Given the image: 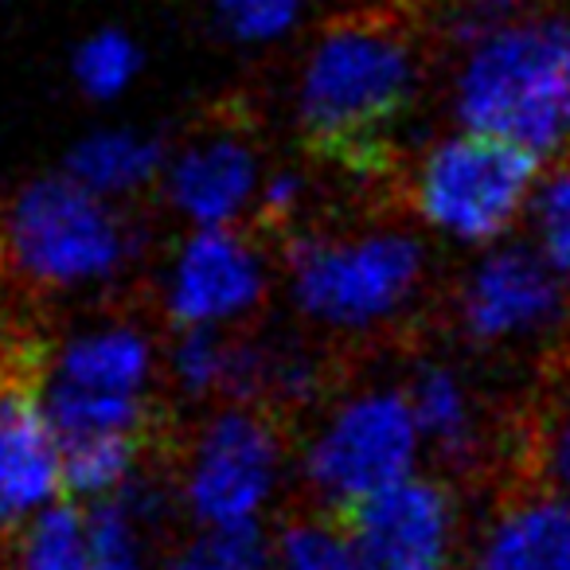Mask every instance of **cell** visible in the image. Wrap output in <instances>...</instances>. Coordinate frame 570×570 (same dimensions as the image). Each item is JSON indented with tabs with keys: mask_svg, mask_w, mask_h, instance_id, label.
Instances as JSON below:
<instances>
[{
	"mask_svg": "<svg viewBox=\"0 0 570 570\" xmlns=\"http://www.w3.org/2000/svg\"><path fill=\"white\" fill-rule=\"evenodd\" d=\"M419 90V56L391 20H336L297 75L294 110L309 145L356 153L380 145Z\"/></svg>",
	"mask_w": 570,
	"mask_h": 570,
	"instance_id": "1",
	"label": "cell"
},
{
	"mask_svg": "<svg viewBox=\"0 0 570 570\" xmlns=\"http://www.w3.org/2000/svg\"><path fill=\"white\" fill-rule=\"evenodd\" d=\"M426 246L406 227L309 230L285 246V289L309 325L356 336L395 325L419 297Z\"/></svg>",
	"mask_w": 570,
	"mask_h": 570,
	"instance_id": "2",
	"label": "cell"
},
{
	"mask_svg": "<svg viewBox=\"0 0 570 570\" xmlns=\"http://www.w3.org/2000/svg\"><path fill=\"white\" fill-rule=\"evenodd\" d=\"M461 129L554 153L570 137V40L562 20H512L469 43L453 82Z\"/></svg>",
	"mask_w": 570,
	"mask_h": 570,
	"instance_id": "3",
	"label": "cell"
},
{
	"mask_svg": "<svg viewBox=\"0 0 570 570\" xmlns=\"http://www.w3.org/2000/svg\"><path fill=\"white\" fill-rule=\"evenodd\" d=\"M0 246L12 274L43 294H87L126 274L137 258V227L121 204L67 173H48L9 199Z\"/></svg>",
	"mask_w": 570,
	"mask_h": 570,
	"instance_id": "4",
	"label": "cell"
},
{
	"mask_svg": "<svg viewBox=\"0 0 570 570\" xmlns=\"http://www.w3.org/2000/svg\"><path fill=\"white\" fill-rule=\"evenodd\" d=\"M426 442L403 383H372L333 399L305 434L297 476L313 508L348 520L375 497L419 476Z\"/></svg>",
	"mask_w": 570,
	"mask_h": 570,
	"instance_id": "5",
	"label": "cell"
},
{
	"mask_svg": "<svg viewBox=\"0 0 570 570\" xmlns=\"http://www.w3.org/2000/svg\"><path fill=\"white\" fill-rule=\"evenodd\" d=\"M543 157L504 137L458 134L434 141L411 176V207L453 243H497L523 215Z\"/></svg>",
	"mask_w": 570,
	"mask_h": 570,
	"instance_id": "6",
	"label": "cell"
},
{
	"mask_svg": "<svg viewBox=\"0 0 570 570\" xmlns=\"http://www.w3.org/2000/svg\"><path fill=\"white\" fill-rule=\"evenodd\" d=\"M282 422L266 406L219 403L196 426L176 469V497L196 528H250L285 481Z\"/></svg>",
	"mask_w": 570,
	"mask_h": 570,
	"instance_id": "7",
	"label": "cell"
},
{
	"mask_svg": "<svg viewBox=\"0 0 570 570\" xmlns=\"http://www.w3.org/2000/svg\"><path fill=\"white\" fill-rule=\"evenodd\" d=\"M266 294L269 262L246 227L188 230L160 277V309L176 333H235L266 305Z\"/></svg>",
	"mask_w": 570,
	"mask_h": 570,
	"instance_id": "8",
	"label": "cell"
},
{
	"mask_svg": "<svg viewBox=\"0 0 570 570\" xmlns=\"http://www.w3.org/2000/svg\"><path fill=\"white\" fill-rule=\"evenodd\" d=\"M348 570H450L458 504L434 476H411L348 515Z\"/></svg>",
	"mask_w": 570,
	"mask_h": 570,
	"instance_id": "9",
	"label": "cell"
},
{
	"mask_svg": "<svg viewBox=\"0 0 570 570\" xmlns=\"http://www.w3.org/2000/svg\"><path fill=\"white\" fill-rule=\"evenodd\" d=\"M266 165L238 129H204L168 153L160 196L188 230L243 227L258 212Z\"/></svg>",
	"mask_w": 570,
	"mask_h": 570,
	"instance_id": "10",
	"label": "cell"
},
{
	"mask_svg": "<svg viewBox=\"0 0 570 570\" xmlns=\"http://www.w3.org/2000/svg\"><path fill=\"white\" fill-rule=\"evenodd\" d=\"M567 302L543 254L528 246H500L484 254L458 289V325L473 344H508L554 325Z\"/></svg>",
	"mask_w": 570,
	"mask_h": 570,
	"instance_id": "11",
	"label": "cell"
},
{
	"mask_svg": "<svg viewBox=\"0 0 570 570\" xmlns=\"http://www.w3.org/2000/svg\"><path fill=\"white\" fill-rule=\"evenodd\" d=\"M63 500V445L40 387L0 380V543H17Z\"/></svg>",
	"mask_w": 570,
	"mask_h": 570,
	"instance_id": "12",
	"label": "cell"
},
{
	"mask_svg": "<svg viewBox=\"0 0 570 570\" xmlns=\"http://www.w3.org/2000/svg\"><path fill=\"white\" fill-rule=\"evenodd\" d=\"M157 375L160 352L153 336L129 321H106L79 328L51 352L40 387L118 403H153Z\"/></svg>",
	"mask_w": 570,
	"mask_h": 570,
	"instance_id": "13",
	"label": "cell"
},
{
	"mask_svg": "<svg viewBox=\"0 0 570 570\" xmlns=\"http://www.w3.org/2000/svg\"><path fill=\"white\" fill-rule=\"evenodd\" d=\"M473 570H570V504L523 473L484 523Z\"/></svg>",
	"mask_w": 570,
	"mask_h": 570,
	"instance_id": "14",
	"label": "cell"
},
{
	"mask_svg": "<svg viewBox=\"0 0 570 570\" xmlns=\"http://www.w3.org/2000/svg\"><path fill=\"white\" fill-rule=\"evenodd\" d=\"M168 165V149L157 134L134 126H102L71 145L63 173L87 184L90 191L126 204L137 191L160 188Z\"/></svg>",
	"mask_w": 570,
	"mask_h": 570,
	"instance_id": "15",
	"label": "cell"
},
{
	"mask_svg": "<svg viewBox=\"0 0 570 570\" xmlns=\"http://www.w3.org/2000/svg\"><path fill=\"white\" fill-rule=\"evenodd\" d=\"M426 453L445 465H469L481 450V422L465 375L442 360H419L403 383Z\"/></svg>",
	"mask_w": 570,
	"mask_h": 570,
	"instance_id": "16",
	"label": "cell"
},
{
	"mask_svg": "<svg viewBox=\"0 0 570 570\" xmlns=\"http://www.w3.org/2000/svg\"><path fill=\"white\" fill-rule=\"evenodd\" d=\"M17 570H98L87 535V508L63 500L17 539Z\"/></svg>",
	"mask_w": 570,
	"mask_h": 570,
	"instance_id": "17",
	"label": "cell"
},
{
	"mask_svg": "<svg viewBox=\"0 0 570 570\" xmlns=\"http://www.w3.org/2000/svg\"><path fill=\"white\" fill-rule=\"evenodd\" d=\"M274 539V570H348L352 562V535L348 520L333 512H313L289 515Z\"/></svg>",
	"mask_w": 570,
	"mask_h": 570,
	"instance_id": "18",
	"label": "cell"
},
{
	"mask_svg": "<svg viewBox=\"0 0 570 570\" xmlns=\"http://www.w3.org/2000/svg\"><path fill=\"white\" fill-rule=\"evenodd\" d=\"M141 75V48L121 28H98L79 40L71 56V79L90 102H118Z\"/></svg>",
	"mask_w": 570,
	"mask_h": 570,
	"instance_id": "19",
	"label": "cell"
},
{
	"mask_svg": "<svg viewBox=\"0 0 570 570\" xmlns=\"http://www.w3.org/2000/svg\"><path fill=\"white\" fill-rule=\"evenodd\" d=\"M168 570H274V539L262 523L191 528V535L176 543Z\"/></svg>",
	"mask_w": 570,
	"mask_h": 570,
	"instance_id": "20",
	"label": "cell"
},
{
	"mask_svg": "<svg viewBox=\"0 0 570 570\" xmlns=\"http://www.w3.org/2000/svg\"><path fill=\"white\" fill-rule=\"evenodd\" d=\"M528 473L554 492H570V367L547 387L535 426L528 430Z\"/></svg>",
	"mask_w": 570,
	"mask_h": 570,
	"instance_id": "21",
	"label": "cell"
},
{
	"mask_svg": "<svg viewBox=\"0 0 570 570\" xmlns=\"http://www.w3.org/2000/svg\"><path fill=\"white\" fill-rule=\"evenodd\" d=\"M309 0H212V20L235 48H269L294 36Z\"/></svg>",
	"mask_w": 570,
	"mask_h": 570,
	"instance_id": "22",
	"label": "cell"
},
{
	"mask_svg": "<svg viewBox=\"0 0 570 570\" xmlns=\"http://www.w3.org/2000/svg\"><path fill=\"white\" fill-rule=\"evenodd\" d=\"M535 230L547 266L559 274L570 294V157L535 191Z\"/></svg>",
	"mask_w": 570,
	"mask_h": 570,
	"instance_id": "23",
	"label": "cell"
},
{
	"mask_svg": "<svg viewBox=\"0 0 570 570\" xmlns=\"http://www.w3.org/2000/svg\"><path fill=\"white\" fill-rule=\"evenodd\" d=\"M305 204V180L302 173H289V168H277L266 176L262 184V199H258V223H294V215Z\"/></svg>",
	"mask_w": 570,
	"mask_h": 570,
	"instance_id": "24",
	"label": "cell"
},
{
	"mask_svg": "<svg viewBox=\"0 0 570 570\" xmlns=\"http://www.w3.org/2000/svg\"><path fill=\"white\" fill-rule=\"evenodd\" d=\"M562 24H567V40H570V20H562Z\"/></svg>",
	"mask_w": 570,
	"mask_h": 570,
	"instance_id": "25",
	"label": "cell"
}]
</instances>
